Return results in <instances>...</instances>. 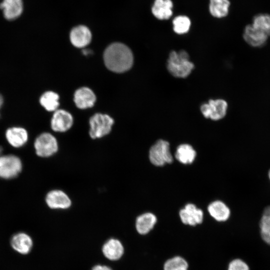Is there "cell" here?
<instances>
[{
    "label": "cell",
    "instance_id": "1",
    "mask_svg": "<svg viewBox=\"0 0 270 270\" xmlns=\"http://www.w3.org/2000/svg\"><path fill=\"white\" fill-rule=\"evenodd\" d=\"M104 60L106 66L115 72H123L131 68L134 62L130 48L122 43L115 42L105 50Z\"/></svg>",
    "mask_w": 270,
    "mask_h": 270
},
{
    "label": "cell",
    "instance_id": "2",
    "mask_svg": "<svg viewBox=\"0 0 270 270\" xmlns=\"http://www.w3.org/2000/svg\"><path fill=\"white\" fill-rule=\"evenodd\" d=\"M194 66L186 50H172L170 53L166 67L168 72L174 76L185 78L190 74Z\"/></svg>",
    "mask_w": 270,
    "mask_h": 270
},
{
    "label": "cell",
    "instance_id": "3",
    "mask_svg": "<svg viewBox=\"0 0 270 270\" xmlns=\"http://www.w3.org/2000/svg\"><path fill=\"white\" fill-rule=\"evenodd\" d=\"M149 159L152 164L158 166L171 164L173 157L170 152L169 142L164 140H158L150 149Z\"/></svg>",
    "mask_w": 270,
    "mask_h": 270
},
{
    "label": "cell",
    "instance_id": "4",
    "mask_svg": "<svg viewBox=\"0 0 270 270\" xmlns=\"http://www.w3.org/2000/svg\"><path fill=\"white\" fill-rule=\"evenodd\" d=\"M89 134L91 138H100L111 131L114 120L106 114H96L90 119Z\"/></svg>",
    "mask_w": 270,
    "mask_h": 270
},
{
    "label": "cell",
    "instance_id": "5",
    "mask_svg": "<svg viewBox=\"0 0 270 270\" xmlns=\"http://www.w3.org/2000/svg\"><path fill=\"white\" fill-rule=\"evenodd\" d=\"M34 147L36 154L42 158L52 156L58 150L56 138L48 132H44L40 134L36 138Z\"/></svg>",
    "mask_w": 270,
    "mask_h": 270
},
{
    "label": "cell",
    "instance_id": "6",
    "mask_svg": "<svg viewBox=\"0 0 270 270\" xmlns=\"http://www.w3.org/2000/svg\"><path fill=\"white\" fill-rule=\"evenodd\" d=\"M22 170V163L16 156H0V178L10 179L16 177Z\"/></svg>",
    "mask_w": 270,
    "mask_h": 270
},
{
    "label": "cell",
    "instance_id": "7",
    "mask_svg": "<svg viewBox=\"0 0 270 270\" xmlns=\"http://www.w3.org/2000/svg\"><path fill=\"white\" fill-rule=\"evenodd\" d=\"M228 104L222 99L210 100L201 105L200 110L204 116L213 120H218L224 117Z\"/></svg>",
    "mask_w": 270,
    "mask_h": 270
},
{
    "label": "cell",
    "instance_id": "8",
    "mask_svg": "<svg viewBox=\"0 0 270 270\" xmlns=\"http://www.w3.org/2000/svg\"><path fill=\"white\" fill-rule=\"evenodd\" d=\"M179 215L183 224L193 226L201 224L204 218L202 210L190 203L180 210Z\"/></svg>",
    "mask_w": 270,
    "mask_h": 270
},
{
    "label": "cell",
    "instance_id": "9",
    "mask_svg": "<svg viewBox=\"0 0 270 270\" xmlns=\"http://www.w3.org/2000/svg\"><path fill=\"white\" fill-rule=\"evenodd\" d=\"M51 128L56 132H64L68 130L73 124V118L70 113L64 110H56L51 120Z\"/></svg>",
    "mask_w": 270,
    "mask_h": 270
},
{
    "label": "cell",
    "instance_id": "10",
    "mask_svg": "<svg viewBox=\"0 0 270 270\" xmlns=\"http://www.w3.org/2000/svg\"><path fill=\"white\" fill-rule=\"evenodd\" d=\"M10 244L15 251L22 254H29L33 246L32 238L24 232H19L14 234L10 238Z\"/></svg>",
    "mask_w": 270,
    "mask_h": 270
},
{
    "label": "cell",
    "instance_id": "11",
    "mask_svg": "<svg viewBox=\"0 0 270 270\" xmlns=\"http://www.w3.org/2000/svg\"><path fill=\"white\" fill-rule=\"evenodd\" d=\"M70 38L71 43L78 48H84L92 40V33L89 28L82 25L74 28L70 31Z\"/></svg>",
    "mask_w": 270,
    "mask_h": 270
},
{
    "label": "cell",
    "instance_id": "12",
    "mask_svg": "<svg viewBox=\"0 0 270 270\" xmlns=\"http://www.w3.org/2000/svg\"><path fill=\"white\" fill-rule=\"evenodd\" d=\"M46 202L52 209H66L71 206V200L68 195L60 190H52L48 192Z\"/></svg>",
    "mask_w": 270,
    "mask_h": 270
},
{
    "label": "cell",
    "instance_id": "13",
    "mask_svg": "<svg viewBox=\"0 0 270 270\" xmlns=\"http://www.w3.org/2000/svg\"><path fill=\"white\" fill-rule=\"evenodd\" d=\"M74 100L78 108L85 109L94 106L96 97L92 90L87 87H82L74 92Z\"/></svg>",
    "mask_w": 270,
    "mask_h": 270
},
{
    "label": "cell",
    "instance_id": "14",
    "mask_svg": "<svg viewBox=\"0 0 270 270\" xmlns=\"http://www.w3.org/2000/svg\"><path fill=\"white\" fill-rule=\"evenodd\" d=\"M6 138L12 146L18 148L22 146L27 142L28 133L23 128L14 126L6 130Z\"/></svg>",
    "mask_w": 270,
    "mask_h": 270
},
{
    "label": "cell",
    "instance_id": "15",
    "mask_svg": "<svg viewBox=\"0 0 270 270\" xmlns=\"http://www.w3.org/2000/svg\"><path fill=\"white\" fill-rule=\"evenodd\" d=\"M268 36L252 24L248 25L244 29V38L250 45L254 47L261 46L266 42Z\"/></svg>",
    "mask_w": 270,
    "mask_h": 270
},
{
    "label": "cell",
    "instance_id": "16",
    "mask_svg": "<svg viewBox=\"0 0 270 270\" xmlns=\"http://www.w3.org/2000/svg\"><path fill=\"white\" fill-rule=\"evenodd\" d=\"M4 18L8 20H14L18 18L23 11L22 0H3L0 4Z\"/></svg>",
    "mask_w": 270,
    "mask_h": 270
},
{
    "label": "cell",
    "instance_id": "17",
    "mask_svg": "<svg viewBox=\"0 0 270 270\" xmlns=\"http://www.w3.org/2000/svg\"><path fill=\"white\" fill-rule=\"evenodd\" d=\"M172 7L171 0H155L152 12L156 18L160 20H168L172 16Z\"/></svg>",
    "mask_w": 270,
    "mask_h": 270
},
{
    "label": "cell",
    "instance_id": "18",
    "mask_svg": "<svg viewBox=\"0 0 270 270\" xmlns=\"http://www.w3.org/2000/svg\"><path fill=\"white\" fill-rule=\"evenodd\" d=\"M208 210L210 214L218 222L226 221L230 214L228 206L220 200H216L210 203L208 207Z\"/></svg>",
    "mask_w": 270,
    "mask_h": 270
},
{
    "label": "cell",
    "instance_id": "19",
    "mask_svg": "<svg viewBox=\"0 0 270 270\" xmlns=\"http://www.w3.org/2000/svg\"><path fill=\"white\" fill-rule=\"evenodd\" d=\"M196 156V153L193 147L188 144L179 145L175 153L176 158L184 164H190L193 162Z\"/></svg>",
    "mask_w": 270,
    "mask_h": 270
},
{
    "label": "cell",
    "instance_id": "20",
    "mask_svg": "<svg viewBox=\"0 0 270 270\" xmlns=\"http://www.w3.org/2000/svg\"><path fill=\"white\" fill-rule=\"evenodd\" d=\"M156 217L150 212L144 213L138 216L136 220V229L142 234H148L156 222Z\"/></svg>",
    "mask_w": 270,
    "mask_h": 270
},
{
    "label": "cell",
    "instance_id": "21",
    "mask_svg": "<svg viewBox=\"0 0 270 270\" xmlns=\"http://www.w3.org/2000/svg\"><path fill=\"white\" fill-rule=\"evenodd\" d=\"M102 252L106 258L110 260H116L122 255L124 248L119 240L110 239L104 245Z\"/></svg>",
    "mask_w": 270,
    "mask_h": 270
},
{
    "label": "cell",
    "instance_id": "22",
    "mask_svg": "<svg viewBox=\"0 0 270 270\" xmlns=\"http://www.w3.org/2000/svg\"><path fill=\"white\" fill-rule=\"evenodd\" d=\"M230 5L228 0H210L209 6L210 13L216 18L224 17L228 12Z\"/></svg>",
    "mask_w": 270,
    "mask_h": 270
},
{
    "label": "cell",
    "instance_id": "23",
    "mask_svg": "<svg viewBox=\"0 0 270 270\" xmlns=\"http://www.w3.org/2000/svg\"><path fill=\"white\" fill-rule=\"evenodd\" d=\"M59 96L52 91L44 93L40 98V104L48 111H56L59 106Z\"/></svg>",
    "mask_w": 270,
    "mask_h": 270
},
{
    "label": "cell",
    "instance_id": "24",
    "mask_svg": "<svg viewBox=\"0 0 270 270\" xmlns=\"http://www.w3.org/2000/svg\"><path fill=\"white\" fill-rule=\"evenodd\" d=\"M260 228L262 238L270 245V206L264 210L260 220Z\"/></svg>",
    "mask_w": 270,
    "mask_h": 270
},
{
    "label": "cell",
    "instance_id": "25",
    "mask_svg": "<svg viewBox=\"0 0 270 270\" xmlns=\"http://www.w3.org/2000/svg\"><path fill=\"white\" fill-rule=\"evenodd\" d=\"M173 29L178 34H184L188 32L190 26V18L185 16H179L172 21Z\"/></svg>",
    "mask_w": 270,
    "mask_h": 270
},
{
    "label": "cell",
    "instance_id": "26",
    "mask_svg": "<svg viewBox=\"0 0 270 270\" xmlns=\"http://www.w3.org/2000/svg\"><path fill=\"white\" fill-rule=\"evenodd\" d=\"M253 26L264 32L268 36H270V16L260 14L253 19Z\"/></svg>",
    "mask_w": 270,
    "mask_h": 270
},
{
    "label": "cell",
    "instance_id": "27",
    "mask_svg": "<svg viewBox=\"0 0 270 270\" xmlns=\"http://www.w3.org/2000/svg\"><path fill=\"white\" fill-rule=\"evenodd\" d=\"M188 264L180 256H175L168 260L164 264V270H188Z\"/></svg>",
    "mask_w": 270,
    "mask_h": 270
},
{
    "label": "cell",
    "instance_id": "28",
    "mask_svg": "<svg viewBox=\"0 0 270 270\" xmlns=\"http://www.w3.org/2000/svg\"><path fill=\"white\" fill-rule=\"evenodd\" d=\"M228 270H250L248 266L242 260L236 258L229 264Z\"/></svg>",
    "mask_w": 270,
    "mask_h": 270
},
{
    "label": "cell",
    "instance_id": "29",
    "mask_svg": "<svg viewBox=\"0 0 270 270\" xmlns=\"http://www.w3.org/2000/svg\"><path fill=\"white\" fill-rule=\"evenodd\" d=\"M92 270H112L110 268L106 266L98 265L94 266L92 268Z\"/></svg>",
    "mask_w": 270,
    "mask_h": 270
},
{
    "label": "cell",
    "instance_id": "30",
    "mask_svg": "<svg viewBox=\"0 0 270 270\" xmlns=\"http://www.w3.org/2000/svg\"><path fill=\"white\" fill-rule=\"evenodd\" d=\"M4 100L2 96L0 94V109L3 104Z\"/></svg>",
    "mask_w": 270,
    "mask_h": 270
},
{
    "label": "cell",
    "instance_id": "31",
    "mask_svg": "<svg viewBox=\"0 0 270 270\" xmlns=\"http://www.w3.org/2000/svg\"><path fill=\"white\" fill-rule=\"evenodd\" d=\"M268 176L270 180V170H269V172H268Z\"/></svg>",
    "mask_w": 270,
    "mask_h": 270
}]
</instances>
